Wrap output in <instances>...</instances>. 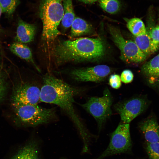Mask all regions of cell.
<instances>
[{
	"instance_id": "obj_10",
	"label": "cell",
	"mask_w": 159,
	"mask_h": 159,
	"mask_svg": "<svg viewBox=\"0 0 159 159\" xmlns=\"http://www.w3.org/2000/svg\"><path fill=\"white\" fill-rule=\"evenodd\" d=\"M111 69L105 65L75 69L70 73L72 78L78 82H91L99 83L104 81L110 74Z\"/></svg>"
},
{
	"instance_id": "obj_14",
	"label": "cell",
	"mask_w": 159,
	"mask_h": 159,
	"mask_svg": "<svg viewBox=\"0 0 159 159\" xmlns=\"http://www.w3.org/2000/svg\"><path fill=\"white\" fill-rule=\"evenodd\" d=\"M134 42L147 56L153 54L159 48V44L154 43L148 33L140 36H134Z\"/></svg>"
},
{
	"instance_id": "obj_6",
	"label": "cell",
	"mask_w": 159,
	"mask_h": 159,
	"mask_svg": "<svg viewBox=\"0 0 159 159\" xmlns=\"http://www.w3.org/2000/svg\"><path fill=\"white\" fill-rule=\"evenodd\" d=\"M132 146L129 123L120 124L111 134L107 148L96 159H103L114 155L130 152Z\"/></svg>"
},
{
	"instance_id": "obj_13",
	"label": "cell",
	"mask_w": 159,
	"mask_h": 159,
	"mask_svg": "<svg viewBox=\"0 0 159 159\" xmlns=\"http://www.w3.org/2000/svg\"><path fill=\"white\" fill-rule=\"evenodd\" d=\"M36 30L34 25L28 23L19 18L14 42L24 44L31 42L34 39Z\"/></svg>"
},
{
	"instance_id": "obj_5",
	"label": "cell",
	"mask_w": 159,
	"mask_h": 159,
	"mask_svg": "<svg viewBox=\"0 0 159 159\" xmlns=\"http://www.w3.org/2000/svg\"><path fill=\"white\" fill-rule=\"evenodd\" d=\"M112 101L111 94L106 87L102 96L92 97L85 103L81 105L96 120L99 132L112 114L111 107Z\"/></svg>"
},
{
	"instance_id": "obj_3",
	"label": "cell",
	"mask_w": 159,
	"mask_h": 159,
	"mask_svg": "<svg viewBox=\"0 0 159 159\" xmlns=\"http://www.w3.org/2000/svg\"><path fill=\"white\" fill-rule=\"evenodd\" d=\"M62 0H42L39 7L43 23L42 37L47 41L54 40L61 33L58 26L64 15Z\"/></svg>"
},
{
	"instance_id": "obj_7",
	"label": "cell",
	"mask_w": 159,
	"mask_h": 159,
	"mask_svg": "<svg viewBox=\"0 0 159 159\" xmlns=\"http://www.w3.org/2000/svg\"><path fill=\"white\" fill-rule=\"evenodd\" d=\"M109 29L113 41L120 50L122 59L134 63H140L146 59L147 56L134 41L125 39L120 30L116 27L110 26Z\"/></svg>"
},
{
	"instance_id": "obj_11",
	"label": "cell",
	"mask_w": 159,
	"mask_h": 159,
	"mask_svg": "<svg viewBox=\"0 0 159 159\" xmlns=\"http://www.w3.org/2000/svg\"><path fill=\"white\" fill-rule=\"evenodd\" d=\"M141 72L146 77L148 85L152 87H159V53L141 67Z\"/></svg>"
},
{
	"instance_id": "obj_8",
	"label": "cell",
	"mask_w": 159,
	"mask_h": 159,
	"mask_svg": "<svg viewBox=\"0 0 159 159\" xmlns=\"http://www.w3.org/2000/svg\"><path fill=\"white\" fill-rule=\"evenodd\" d=\"M148 102L141 96L134 97L118 102L114 106L123 123H129L146 110Z\"/></svg>"
},
{
	"instance_id": "obj_26",
	"label": "cell",
	"mask_w": 159,
	"mask_h": 159,
	"mask_svg": "<svg viewBox=\"0 0 159 159\" xmlns=\"http://www.w3.org/2000/svg\"><path fill=\"white\" fill-rule=\"evenodd\" d=\"M4 78L3 74L0 72V101L4 97L7 89Z\"/></svg>"
},
{
	"instance_id": "obj_25",
	"label": "cell",
	"mask_w": 159,
	"mask_h": 159,
	"mask_svg": "<svg viewBox=\"0 0 159 159\" xmlns=\"http://www.w3.org/2000/svg\"><path fill=\"white\" fill-rule=\"evenodd\" d=\"M148 33L153 41L159 44V26L157 25L153 28Z\"/></svg>"
},
{
	"instance_id": "obj_29",
	"label": "cell",
	"mask_w": 159,
	"mask_h": 159,
	"mask_svg": "<svg viewBox=\"0 0 159 159\" xmlns=\"http://www.w3.org/2000/svg\"><path fill=\"white\" fill-rule=\"evenodd\" d=\"M2 56L1 53L0 52V67H1L2 65Z\"/></svg>"
},
{
	"instance_id": "obj_9",
	"label": "cell",
	"mask_w": 159,
	"mask_h": 159,
	"mask_svg": "<svg viewBox=\"0 0 159 159\" xmlns=\"http://www.w3.org/2000/svg\"><path fill=\"white\" fill-rule=\"evenodd\" d=\"M40 89L35 85L21 82L14 88L12 96V106L21 105H37L40 102Z\"/></svg>"
},
{
	"instance_id": "obj_27",
	"label": "cell",
	"mask_w": 159,
	"mask_h": 159,
	"mask_svg": "<svg viewBox=\"0 0 159 159\" xmlns=\"http://www.w3.org/2000/svg\"><path fill=\"white\" fill-rule=\"evenodd\" d=\"M79 1L87 4H92L98 0H78Z\"/></svg>"
},
{
	"instance_id": "obj_23",
	"label": "cell",
	"mask_w": 159,
	"mask_h": 159,
	"mask_svg": "<svg viewBox=\"0 0 159 159\" xmlns=\"http://www.w3.org/2000/svg\"><path fill=\"white\" fill-rule=\"evenodd\" d=\"M109 84L112 88L119 89L122 85L120 76L117 74L111 75L109 78Z\"/></svg>"
},
{
	"instance_id": "obj_15",
	"label": "cell",
	"mask_w": 159,
	"mask_h": 159,
	"mask_svg": "<svg viewBox=\"0 0 159 159\" xmlns=\"http://www.w3.org/2000/svg\"><path fill=\"white\" fill-rule=\"evenodd\" d=\"M9 48L12 53L20 58L31 63L39 71L34 61L31 49L25 44L14 42L10 45Z\"/></svg>"
},
{
	"instance_id": "obj_20",
	"label": "cell",
	"mask_w": 159,
	"mask_h": 159,
	"mask_svg": "<svg viewBox=\"0 0 159 159\" xmlns=\"http://www.w3.org/2000/svg\"><path fill=\"white\" fill-rule=\"evenodd\" d=\"M99 2L101 7L110 14L116 13L120 9L121 4L118 0H100Z\"/></svg>"
},
{
	"instance_id": "obj_4",
	"label": "cell",
	"mask_w": 159,
	"mask_h": 159,
	"mask_svg": "<svg viewBox=\"0 0 159 159\" xmlns=\"http://www.w3.org/2000/svg\"><path fill=\"white\" fill-rule=\"evenodd\" d=\"M16 118L25 126H36L47 123L54 118V108H46L37 105H21L13 106Z\"/></svg>"
},
{
	"instance_id": "obj_16",
	"label": "cell",
	"mask_w": 159,
	"mask_h": 159,
	"mask_svg": "<svg viewBox=\"0 0 159 159\" xmlns=\"http://www.w3.org/2000/svg\"><path fill=\"white\" fill-rule=\"evenodd\" d=\"M11 159H39L38 144L31 141L21 148Z\"/></svg>"
},
{
	"instance_id": "obj_2",
	"label": "cell",
	"mask_w": 159,
	"mask_h": 159,
	"mask_svg": "<svg viewBox=\"0 0 159 159\" xmlns=\"http://www.w3.org/2000/svg\"><path fill=\"white\" fill-rule=\"evenodd\" d=\"M105 52L101 38L81 37L59 41L54 48L53 55L56 62L61 64L97 60L102 57Z\"/></svg>"
},
{
	"instance_id": "obj_1",
	"label": "cell",
	"mask_w": 159,
	"mask_h": 159,
	"mask_svg": "<svg viewBox=\"0 0 159 159\" xmlns=\"http://www.w3.org/2000/svg\"><path fill=\"white\" fill-rule=\"evenodd\" d=\"M82 90L73 87L51 74H47L43 77L40 89V102L56 105L69 117L75 125L82 137L84 147H88L91 135L76 112L74 106V97Z\"/></svg>"
},
{
	"instance_id": "obj_22",
	"label": "cell",
	"mask_w": 159,
	"mask_h": 159,
	"mask_svg": "<svg viewBox=\"0 0 159 159\" xmlns=\"http://www.w3.org/2000/svg\"><path fill=\"white\" fill-rule=\"evenodd\" d=\"M146 150L149 159H159V142L146 143Z\"/></svg>"
},
{
	"instance_id": "obj_28",
	"label": "cell",
	"mask_w": 159,
	"mask_h": 159,
	"mask_svg": "<svg viewBox=\"0 0 159 159\" xmlns=\"http://www.w3.org/2000/svg\"><path fill=\"white\" fill-rule=\"evenodd\" d=\"M2 13V11L1 9L0 6V18L1 14ZM4 33V30L2 28V27H1L0 25V37L2 35V34Z\"/></svg>"
},
{
	"instance_id": "obj_18",
	"label": "cell",
	"mask_w": 159,
	"mask_h": 159,
	"mask_svg": "<svg viewBox=\"0 0 159 159\" xmlns=\"http://www.w3.org/2000/svg\"><path fill=\"white\" fill-rule=\"evenodd\" d=\"M64 15L61 21L62 25L67 29L71 26L75 17L72 0H63Z\"/></svg>"
},
{
	"instance_id": "obj_12",
	"label": "cell",
	"mask_w": 159,
	"mask_h": 159,
	"mask_svg": "<svg viewBox=\"0 0 159 159\" xmlns=\"http://www.w3.org/2000/svg\"><path fill=\"white\" fill-rule=\"evenodd\" d=\"M139 129L147 143L159 142V125L155 117H149L140 123Z\"/></svg>"
},
{
	"instance_id": "obj_24",
	"label": "cell",
	"mask_w": 159,
	"mask_h": 159,
	"mask_svg": "<svg viewBox=\"0 0 159 159\" xmlns=\"http://www.w3.org/2000/svg\"><path fill=\"white\" fill-rule=\"evenodd\" d=\"M120 77L121 82L125 84H128L132 81L134 75L131 70L125 69L122 72Z\"/></svg>"
},
{
	"instance_id": "obj_19",
	"label": "cell",
	"mask_w": 159,
	"mask_h": 159,
	"mask_svg": "<svg viewBox=\"0 0 159 159\" xmlns=\"http://www.w3.org/2000/svg\"><path fill=\"white\" fill-rule=\"evenodd\" d=\"M127 28L134 36L144 35L147 33L146 29L143 21L138 18L127 20Z\"/></svg>"
},
{
	"instance_id": "obj_17",
	"label": "cell",
	"mask_w": 159,
	"mask_h": 159,
	"mask_svg": "<svg viewBox=\"0 0 159 159\" xmlns=\"http://www.w3.org/2000/svg\"><path fill=\"white\" fill-rule=\"evenodd\" d=\"M70 36L76 37L89 34L92 32V26L83 19L75 17L71 26Z\"/></svg>"
},
{
	"instance_id": "obj_21",
	"label": "cell",
	"mask_w": 159,
	"mask_h": 159,
	"mask_svg": "<svg viewBox=\"0 0 159 159\" xmlns=\"http://www.w3.org/2000/svg\"><path fill=\"white\" fill-rule=\"evenodd\" d=\"M19 3V0H0V6L2 13L11 16Z\"/></svg>"
}]
</instances>
